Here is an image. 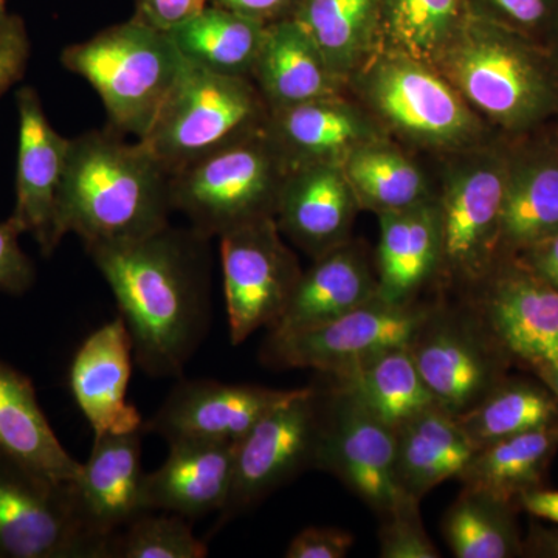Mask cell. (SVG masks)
I'll list each match as a JSON object with an SVG mask.
<instances>
[{
	"label": "cell",
	"mask_w": 558,
	"mask_h": 558,
	"mask_svg": "<svg viewBox=\"0 0 558 558\" xmlns=\"http://www.w3.org/2000/svg\"><path fill=\"white\" fill-rule=\"evenodd\" d=\"M193 229H167L87 250L130 330L134 362L150 377H180L209 322L205 242Z\"/></svg>",
	"instance_id": "cell-1"
},
{
	"label": "cell",
	"mask_w": 558,
	"mask_h": 558,
	"mask_svg": "<svg viewBox=\"0 0 558 558\" xmlns=\"http://www.w3.org/2000/svg\"><path fill=\"white\" fill-rule=\"evenodd\" d=\"M171 172L145 143L116 130L70 140L58 207V234L75 233L86 248L142 240L170 226Z\"/></svg>",
	"instance_id": "cell-2"
},
{
	"label": "cell",
	"mask_w": 558,
	"mask_h": 558,
	"mask_svg": "<svg viewBox=\"0 0 558 558\" xmlns=\"http://www.w3.org/2000/svg\"><path fill=\"white\" fill-rule=\"evenodd\" d=\"M450 47L458 86L505 130H535L558 113V73L546 47L472 13Z\"/></svg>",
	"instance_id": "cell-3"
},
{
	"label": "cell",
	"mask_w": 558,
	"mask_h": 558,
	"mask_svg": "<svg viewBox=\"0 0 558 558\" xmlns=\"http://www.w3.org/2000/svg\"><path fill=\"white\" fill-rule=\"evenodd\" d=\"M65 69L100 95L112 130L145 137L185 68L168 32L135 14L61 53Z\"/></svg>",
	"instance_id": "cell-4"
},
{
	"label": "cell",
	"mask_w": 558,
	"mask_h": 558,
	"mask_svg": "<svg viewBox=\"0 0 558 558\" xmlns=\"http://www.w3.org/2000/svg\"><path fill=\"white\" fill-rule=\"evenodd\" d=\"M282 165L274 140L259 132L171 174L172 209L208 240L274 218L288 179Z\"/></svg>",
	"instance_id": "cell-5"
},
{
	"label": "cell",
	"mask_w": 558,
	"mask_h": 558,
	"mask_svg": "<svg viewBox=\"0 0 558 558\" xmlns=\"http://www.w3.org/2000/svg\"><path fill=\"white\" fill-rule=\"evenodd\" d=\"M260 119L259 95L245 76L222 75L185 60L174 89L140 142L174 174L259 134Z\"/></svg>",
	"instance_id": "cell-6"
},
{
	"label": "cell",
	"mask_w": 558,
	"mask_h": 558,
	"mask_svg": "<svg viewBox=\"0 0 558 558\" xmlns=\"http://www.w3.org/2000/svg\"><path fill=\"white\" fill-rule=\"evenodd\" d=\"M0 558H109L81 523L70 483L0 450Z\"/></svg>",
	"instance_id": "cell-7"
},
{
	"label": "cell",
	"mask_w": 558,
	"mask_h": 558,
	"mask_svg": "<svg viewBox=\"0 0 558 558\" xmlns=\"http://www.w3.org/2000/svg\"><path fill=\"white\" fill-rule=\"evenodd\" d=\"M429 314L376 296L332 322L290 333H269L263 360L274 368H312L336 377L391 349L411 347Z\"/></svg>",
	"instance_id": "cell-8"
},
{
	"label": "cell",
	"mask_w": 558,
	"mask_h": 558,
	"mask_svg": "<svg viewBox=\"0 0 558 558\" xmlns=\"http://www.w3.org/2000/svg\"><path fill=\"white\" fill-rule=\"evenodd\" d=\"M323 396L299 388L238 440L229 499L220 513L231 519L258 505L317 462Z\"/></svg>",
	"instance_id": "cell-9"
},
{
	"label": "cell",
	"mask_w": 558,
	"mask_h": 558,
	"mask_svg": "<svg viewBox=\"0 0 558 558\" xmlns=\"http://www.w3.org/2000/svg\"><path fill=\"white\" fill-rule=\"evenodd\" d=\"M315 465L343 481L381 519L414 499L400 487L396 428L333 389L323 399Z\"/></svg>",
	"instance_id": "cell-10"
},
{
	"label": "cell",
	"mask_w": 558,
	"mask_h": 558,
	"mask_svg": "<svg viewBox=\"0 0 558 558\" xmlns=\"http://www.w3.org/2000/svg\"><path fill=\"white\" fill-rule=\"evenodd\" d=\"M230 339L241 344L259 328H274L301 277L278 238L274 218L220 236Z\"/></svg>",
	"instance_id": "cell-11"
},
{
	"label": "cell",
	"mask_w": 558,
	"mask_h": 558,
	"mask_svg": "<svg viewBox=\"0 0 558 558\" xmlns=\"http://www.w3.org/2000/svg\"><path fill=\"white\" fill-rule=\"evenodd\" d=\"M295 391L209 379L180 380L157 413L145 422V433H156L168 444L238 442Z\"/></svg>",
	"instance_id": "cell-12"
},
{
	"label": "cell",
	"mask_w": 558,
	"mask_h": 558,
	"mask_svg": "<svg viewBox=\"0 0 558 558\" xmlns=\"http://www.w3.org/2000/svg\"><path fill=\"white\" fill-rule=\"evenodd\" d=\"M16 105L20 116L16 204L10 219L22 233L32 234L44 256H50L61 244L58 207L72 138L54 131L33 87L17 90Z\"/></svg>",
	"instance_id": "cell-13"
},
{
	"label": "cell",
	"mask_w": 558,
	"mask_h": 558,
	"mask_svg": "<svg viewBox=\"0 0 558 558\" xmlns=\"http://www.w3.org/2000/svg\"><path fill=\"white\" fill-rule=\"evenodd\" d=\"M143 435L145 429L95 436L89 461L70 483L81 523L109 548L113 535L148 512L142 495Z\"/></svg>",
	"instance_id": "cell-14"
},
{
	"label": "cell",
	"mask_w": 558,
	"mask_h": 558,
	"mask_svg": "<svg viewBox=\"0 0 558 558\" xmlns=\"http://www.w3.org/2000/svg\"><path fill=\"white\" fill-rule=\"evenodd\" d=\"M508 159L480 161L451 182L440 218V258L462 274L486 269L499 244Z\"/></svg>",
	"instance_id": "cell-15"
},
{
	"label": "cell",
	"mask_w": 558,
	"mask_h": 558,
	"mask_svg": "<svg viewBox=\"0 0 558 558\" xmlns=\"http://www.w3.org/2000/svg\"><path fill=\"white\" fill-rule=\"evenodd\" d=\"M132 360L130 330L117 317L94 330L70 366V389L95 436L145 429L142 414L128 402Z\"/></svg>",
	"instance_id": "cell-16"
},
{
	"label": "cell",
	"mask_w": 558,
	"mask_h": 558,
	"mask_svg": "<svg viewBox=\"0 0 558 558\" xmlns=\"http://www.w3.org/2000/svg\"><path fill=\"white\" fill-rule=\"evenodd\" d=\"M238 442L180 440L168 444L163 464L143 478L146 510L199 519L222 510L229 499Z\"/></svg>",
	"instance_id": "cell-17"
},
{
	"label": "cell",
	"mask_w": 558,
	"mask_h": 558,
	"mask_svg": "<svg viewBox=\"0 0 558 558\" xmlns=\"http://www.w3.org/2000/svg\"><path fill=\"white\" fill-rule=\"evenodd\" d=\"M487 318L508 351L535 368L558 366V290L526 264L499 275Z\"/></svg>",
	"instance_id": "cell-18"
},
{
	"label": "cell",
	"mask_w": 558,
	"mask_h": 558,
	"mask_svg": "<svg viewBox=\"0 0 558 558\" xmlns=\"http://www.w3.org/2000/svg\"><path fill=\"white\" fill-rule=\"evenodd\" d=\"M429 319L411 343V355L438 405L464 413L494 388V360L472 330L453 323L429 326Z\"/></svg>",
	"instance_id": "cell-19"
},
{
	"label": "cell",
	"mask_w": 558,
	"mask_h": 558,
	"mask_svg": "<svg viewBox=\"0 0 558 558\" xmlns=\"http://www.w3.org/2000/svg\"><path fill=\"white\" fill-rule=\"evenodd\" d=\"M373 95L388 120L417 137L449 142L470 130L468 109L458 95L416 62H385L374 76Z\"/></svg>",
	"instance_id": "cell-20"
},
{
	"label": "cell",
	"mask_w": 558,
	"mask_h": 558,
	"mask_svg": "<svg viewBox=\"0 0 558 558\" xmlns=\"http://www.w3.org/2000/svg\"><path fill=\"white\" fill-rule=\"evenodd\" d=\"M277 215L282 231L314 255L340 247L352 218L343 172L326 161L296 168L279 194Z\"/></svg>",
	"instance_id": "cell-21"
},
{
	"label": "cell",
	"mask_w": 558,
	"mask_h": 558,
	"mask_svg": "<svg viewBox=\"0 0 558 558\" xmlns=\"http://www.w3.org/2000/svg\"><path fill=\"white\" fill-rule=\"evenodd\" d=\"M558 233V140L519 150L508 159L499 244L535 247Z\"/></svg>",
	"instance_id": "cell-22"
},
{
	"label": "cell",
	"mask_w": 558,
	"mask_h": 558,
	"mask_svg": "<svg viewBox=\"0 0 558 558\" xmlns=\"http://www.w3.org/2000/svg\"><path fill=\"white\" fill-rule=\"evenodd\" d=\"M396 428L400 487L418 499L444 481L459 478L480 447L459 425L457 414L433 405Z\"/></svg>",
	"instance_id": "cell-23"
},
{
	"label": "cell",
	"mask_w": 558,
	"mask_h": 558,
	"mask_svg": "<svg viewBox=\"0 0 558 558\" xmlns=\"http://www.w3.org/2000/svg\"><path fill=\"white\" fill-rule=\"evenodd\" d=\"M379 296L357 253L337 247L318 256L317 264L301 274L286 311L270 333H290L314 328L357 310Z\"/></svg>",
	"instance_id": "cell-24"
},
{
	"label": "cell",
	"mask_w": 558,
	"mask_h": 558,
	"mask_svg": "<svg viewBox=\"0 0 558 558\" xmlns=\"http://www.w3.org/2000/svg\"><path fill=\"white\" fill-rule=\"evenodd\" d=\"M0 450L60 483L78 478L70 457L40 409L31 377L0 359Z\"/></svg>",
	"instance_id": "cell-25"
},
{
	"label": "cell",
	"mask_w": 558,
	"mask_h": 558,
	"mask_svg": "<svg viewBox=\"0 0 558 558\" xmlns=\"http://www.w3.org/2000/svg\"><path fill=\"white\" fill-rule=\"evenodd\" d=\"M253 72L274 112L323 100L332 92V70L293 17L267 25Z\"/></svg>",
	"instance_id": "cell-26"
},
{
	"label": "cell",
	"mask_w": 558,
	"mask_h": 558,
	"mask_svg": "<svg viewBox=\"0 0 558 558\" xmlns=\"http://www.w3.org/2000/svg\"><path fill=\"white\" fill-rule=\"evenodd\" d=\"M440 258L439 213L424 204L381 213L379 296L409 303Z\"/></svg>",
	"instance_id": "cell-27"
},
{
	"label": "cell",
	"mask_w": 558,
	"mask_h": 558,
	"mask_svg": "<svg viewBox=\"0 0 558 558\" xmlns=\"http://www.w3.org/2000/svg\"><path fill=\"white\" fill-rule=\"evenodd\" d=\"M558 447V425L481 447L459 478L465 488L510 506L527 492L538 488Z\"/></svg>",
	"instance_id": "cell-28"
},
{
	"label": "cell",
	"mask_w": 558,
	"mask_h": 558,
	"mask_svg": "<svg viewBox=\"0 0 558 558\" xmlns=\"http://www.w3.org/2000/svg\"><path fill=\"white\" fill-rule=\"evenodd\" d=\"M332 379L333 391L355 400L391 427L438 405L418 374L410 347L391 349Z\"/></svg>",
	"instance_id": "cell-29"
},
{
	"label": "cell",
	"mask_w": 558,
	"mask_h": 558,
	"mask_svg": "<svg viewBox=\"0 0 558 558\" xmlns=\"http://www.w3.org/2000/svg\"><path fill=\"white\" fill-rule=\"evenodd\" d=\"M266 24L220 7L208 5L168 31L182 57L191 64L245 76L253 72L263 47Z\"/></svg>",
	"instance_id": "cell-30"
},
{
	"label": "cell",
	"mask_w": 558,
	"mask_h": 558,
	"mask_svg": "<svg viewBox=\"0 0 558 558\" xmlns=\"http://www.w3.org/2000/svg\"><path fill=\"white\" fill-rule=\"evenodd\" d=\"M360 126L347 110L328 101L301 102L292 108L271 113L269 137L286 163L292 161L296 168L325 161L355 142Z\"/></svg>",
	"instance_id": "cell-31"
},
{
	"label": "cell",
	"mask_w": 558,
	"mask_h": 558,
	"mask_svg": "<svg viewBox=\"0 0 558 558\" xmlns=\"http://www.w3.org/2000/svg\"><path fill=\"white\" fill-rule=\"evenodd\" d=\"M457 418L481 449L495 440L558 425V399L548 389L515 381L492 388Z\"/></svg>",
	"instance_id": "cell-32"
},
{
	"label": "cell",
	"mask_w": 558,
	"mask_h": 558,
	"mask_svg": "<svg viewBox=\"0 0 558 558\" xmlns=\"http://www.w3.org/2000/svg\"><path fill=\"white\" fill-rule=\"evenodd\" d=\"M381 0H296L293 20L306 31L329 69L340 72L379 31Z\"/></svg>",
	"instance_id": "cell-33"
},
{
	"label": "cell",
	"mask_w": 558,
	"mask_h": 558,
	"mask_svg": "<svg viewBox=\"0 0 558 558\" xmlns=\"http://www.w3.org/2000/svg\"><path fill=\"white\" fill-rule=\"evenodd\" d=\"M470 16L465 0H381L379 31L417 57L453 43Z\"/></svg>",
	"instance_id": "cell-34"
},
{
	"label": "cell",
	"mask_w": 558,
	"mask_h": 558,
	"mask_svg": "<svg viewBox=\"0 0 558 558\" xmlns=\"http://www.w3.org/2000/svg\"><path fill=\"white\" fill-rule=\"evenodd\" d=\"M444 535L458 558H508L519 550L509 506L468 488L447 512Z\"/></svg>",
	"instance_id": "cell-35"
},
{
	"label": "cell",
	"mask_w": 558,
	"mask_h": 558,
	"mask_svg": "<svg viewBox=\"0 0 558 558\" xmlns=\"http://www.w3.org/2000/svg\"><path fill=\"white\" fill-rule=\"evenodd\" d=\"M349 185L381 213L421 204L425 185L421 172L395 150L360 149L348 161Z\"/></svg>",
	"instance_id": "cell-36"
},
{
	"label": "cell",
	"mask_w": 558,
	"mask_h": 558,
	"mask_svg": "<svg viewBox=\"0 0 558 558\" xmlns=\"http://www.w3.org/2000/svg\"><path fill=\"white\" fill-rule=\"evenodd\" d=\"M110 558H205L208 546L183 517L142 513L110 539Z\"/></svg>",
	"instance_id": "cell-37"
},
{
	"label": "cell",
	"mask_w": 558,
	"mask_h": 558,
	"mask_svg": "<svg viewBox=\"0 0 558 558\" xmlns=\"http://www.w3.org/2000/svg\"><path fill=\"white\" fill-rule=\"evenodd\" d=\"M470 13L548 47L558 36V0H465Z\"/></svg>",
	"instance_id": "cell-38"
},
{
	"label": "cell",
	"mask_w": 558,
	"mask_h": 558,
	"mask_svg": "<svg viewBox=\"0 0 558 558\" xmlns=\"http://www.w3.org/2000/svg\"><path fill=\"white\" fill-rule=\"evenodd\" d=\"M418 501L411 499L385 517L380 529V557L438 558V549L429 542L421 517Z\"/></svg>",
	"instance_id": "cell-39"
},
{
	"label": "cell",
	"mask_w": 558,
	"mask_h": 558,
	"mask_svg": "<svg viewBox=\"0 0 558 558\" xmlns=\"http://www.w3.org/2000/svg\"><path fill=\"white\" fill-rule=\"evenodd\" d=\"M22 231L10 218L0 222V292L24 295L35 284L36 269L22 250Z\"/></svg>",
	"instance_id": "cell-40"
},
{
	"label": "cell",
	"mask_w": 558,
	"mask_h": 558,
	"mask_svg": "<svg viewBox=\"0 0 558 558\" xmlns=\"http://www.w3.org/2000/svg\"><path fill=\"white\" fill-rule=\"evenodd\" d=\"M31 58V38L24 21L7 13L0 20V98L24 76Z\"/></svg>",
	"instance_id": "cell-41"
},
{
	"label": "cell",
	"mask_w": 558,
	"mask_h": 558,
	"mask_svg": "<svg viewBox=\"0 0 558 558\" xmlns=\"http://www.w3.org/2000/svg\"><path fill=\"white\" fill-rule=\"evenodd\" d=\"M354 545V537L337 527L312 526L290 542L288 558H343Z\"/></svg>",
	"instance_id": "cell-42"
},
{
	"label": "cell",
	"mask_w": 558,
	"mask_h": 558,
	"mask_svg": "<svg viewBox=\"0 0 558 558\" xmlns=\"http://www.w3.org/2000/svg\"><path fill=\"white\" fill-rule=\"evenodd\" d=\"M207 5L208 0H137L135 14L154 27L168 32Z\"/></svg>",
	"instance_id": "cell-43"
},
{
	"label": "cell",
	"mask_w": 558,
	"mask_h": 558,
	"mask_svg": "<svg viewBox=\"0 0 558 558\" xmlns=\"http://www.w3.org/2000/svg\"><path fill=\"white\" fill-rule=\"evenodd\" d=\"M295 2L296 0H211V5L269 25L292 16Z\"/></svg>",
	"instance_id": "cell-44"
},
{
	"label": "cell",
	"mask_w": 558,
	"mask_h": 558,
	"mask_svg": "<svg viewBox=\"0 0 558 558\" xmlns=\"http://www.w3.org/2000/svg\"><path fill=\"white\" fill-rule=\"evenodd\" d=\"M524 253V264L558 290V233Z\"/></svg>",
	"instance_id": "cell-45"
},
{
	"label": "cell",
	"mask_w": 558,
	"mask_h": 558,
	"mask_svg": "<svg viewBox=\"0 0 558 558\" xmlns=\"http://www.w3.org/2000/svg\"><path fill=\"white\" fill-rule=\"evenodd\" d=\"M519 502L532 515L558 524V492L535 488V490L524 494Z\"/></svg>",
	"instance_id": "cell-46"
},
{
	"label": "cell",
	"mask_w": 558,
	"mask_h": 558,
	"mask_svg": "<svg viewBox=\"0 0 558 558\" xmlns=\"http://www.w3.org/2000/svg\"><path fill=\"white\" fill-rule=\"evenodd\" d=\"M538 373L558 399V366H545V368H538Z\"/></svg>",
	"instance_id": "cell-47"
},
{
	"label": "cell",
	"mask_w": 558,
	"mask_h": 558,
	"mask_svg": "<svg viewBox=\"0 0 558 558\" xmlns=\"http://www.w3.org/2000/svg\"><path fill=\"white\" fill-rule=\"evenodd\" d=\"M548 51H549L550 58H553L554 68H556L557 73H558V36L556 39H554V43L550 44V46L548 47Z\"/></svg>",
	"instance_id": "cell-48"
},
{
	"label": "cell",
	"mask_w": 558,
	"mask_h": 558,
	"mask_svg": "<svg viewBox=\"0 0 558 558\" xmlns=\"http://www.w3.org/2000/svg\"><path fill=\"white\" fill-rule=\"evenodd\" d=\"M5 0H0V20H2L3 16H5Z\"/></svg>",
	"instance_id": "cell-49"
}]
</instances>
